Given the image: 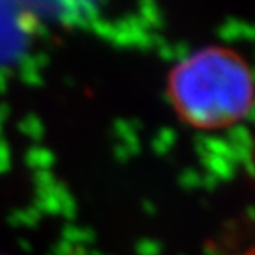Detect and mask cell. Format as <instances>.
I'll use <instances>...</instances> for the list:
<instances>
[{
	"mask_svg": "<svg viewBox=\"0 0 255 255\" xmlns=\"http://www.w3.org/2000/svg\"><path fill=\"white\" fill-rule=\"evenodd\" d=\"M167 100L186 128L227 131L247 121L254 107V78L245 57L222 44H207L168 69Z\"/></svg>",
	"mask_w": 255,
	"mask_h": 255,
	"instance_id": "cell-1",
	"label": "cell"
}]
</instances>
